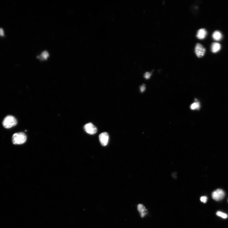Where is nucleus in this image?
<instances>
[{
	"label": "nucleus",
	"instance_id": "7",
	"mask_svg": "<svg viewBox=\"0 0 228 228\" xmlns=\"http://www.w3.org/2000/svg\"><path fill=\"white\" fill-rule=\"evenodd\" d=\"M137 209L142 218L145 217L147 214V210L143 205L141 204H138Z\"/></svg>",
	"mask_w": 228,
	"mask_h": 228
},
{
	"label": "nucleus",
	"instance_id": "13",
	"mask_svg": "<svg viewBox=\"0 0 228 228\" xmlns=\"http://www.w3.org/2000/svg\"><path fill=\"white\" fill-rule=\"evenodd\" d=\"M208 198L206 196H203L200 198L201 201L204 203H206L207 201Z\"/></svg>",
	"mask_w": 228,
	"mask_h": 228
},
{
	"label": "nucleus",
	"instance_id": "16",
	"mask_svg": "<svg viewBox=\"0 0 228 228\" xmlns=\"http://www.w3.org/2000/svg\"><path fill=\"white\" fill-rule=\"evenodd\" d=\"M146 89L145 85L144 84L142 85V86L140 87V91L142 92H144L146 90Z\"/></svg>",
	"mask_w": 228,
	"mask_h": 228
},
{
	"label": "nucleus",
	"instance_id": "18",
	"mask_svg": "<svg viewBox=\"0 0 228 228\" xmlns=\"http://www.w3.org/2000/svg\"></svg>",
	"mask_w": 228,
	"mask_h": 228
},
{
	"label": "nucleus",
	"instance_id": "15",
	"mask_svg": "<svg viewBox=\"0 0 228 228\" xmlns=\"http://www.w3.org/2000/svg\"><path fill=\"white\" fill-rule=\"evenodd\" d=\"M42 56L43 57V58L44 59H46L47 58V57L48 56V54L47 53L45 52H44V53H43L42 54Z\"/></svg>",
	"mask_w": 228,
	"mask_h": 228
},
{
	"label": "nucleus",
	"instance_id": "4",
	"mask_svg": "<svg viewBox=\"0 0 228 228\" xmlns=\"http://www.w3.org/2000/svg\"><path fill=\"white\" fill-rule=\"evenodd\" d=\"M84 129L87 133L91 135L96 134L97 130L96 126L91 123L86 124L84 126Z\"/></svg>",
	"mask_w": 228,
	"mask_h": 228
},
{
	"label": "nucleus",
	"instance_id": "11",
	"mask_svg": "<svg viewBox=\"0 0 228 228\" xmlns=\"http://www.w3.org/2000/svg\"><path fill=\"white\" fill-rule=\"evenodd\" d=\"M200 104L198 102H195L190 106V109L192 110L198 109L200 108Z\"/></svg>",
	"mask_w": 228,
	"mask_h": 228
},
{
	"label": "nucleus",
	"instance_id": "9",
	"mask_svg": "<svg viewBox=\"0 0 228 228\" xmlns=\"http://www.w3.org/2000/svg\"><path fill=\"white\" fill-rule=\"evenodd\" d=\"M221 48V45L217 42H213L211 47V50L213 53H216L219 52Z\"/></svg>",
	"mask_w": 228,
	"mask_h": 228
},
{
	"label": "nucleus",
	"instance_id": "3",
	"mask_svg": "<svg viewBox=\"0 0 228 228\" xmlns=\"http://www.w3.org/2000/svg\"><path fill=\"white\" fill-rule=\"evenodd\" d=\"M225 196V192L223 190L218 189L214 191L212 193V197L214 200L219 201L222 200Z\"/></svg>",
	"mask_w": 228,
	"mask_h": 228
},
{
	"label": "nucleus",
	"instance_id": "8",
	"mask_svg": "<svg viewBox=\"0 0 228 228\" xmlns=\"http://www.w3.org/2000/svg\"><path fill=\"white\" fill-rule=\"evenodd\" d=\"M207 32L204 29H201L199 30L197 32V37L199 39H204L206 36Z\"/></svg>",
	"mask_w": 228,
	"mask_h": 228
},
{
	"label": "nucleus",
	"instance_id": "12",
	"mask_svg": "<svg viewBox=\"0 0 228 228\" xmlns=\"http://www.w3.org/2000/svg\"><path fill=\"white\" fill-rule=\"evenodd\" d=\"M216 214L217 216L223 219H226L228 217V216L226 214L221 211H218Z\"/></svg>",
	"mask_w": 228,
	"mask_h": 228
},
{
	"label": "nucleus",
	"instance_id": "2",
	"mask_svg": "<svg viewBox=\"0 0 228 228\" xmlns=\"http://www.w3.org/2000/svg\"><path fill=\"white\" fill-rule=\"evenodd\" d=\"M2 124L5 128L9 129L15 126L17 124V121L14 116H8L4 118Z\"/></svg>",
	"mask_w": 228,
	"mask_h": 228
},
{
	"label": "nucleus",
	"instance_id": "17",
	"mask_svg": "<svg viewBox=\"0 0 228 228\" xmlns=\"http://www.w3.org/2000/svg\"><path fill=\"white\" fill-rule=\"evenodd\" d=\"M0 35L3 36L4 35V32L3 29L0 28Z\"/></svg>",
	"mask_w": 228,
	"mask_h": 228
},
{
	"label": "nucleus",
	"instance_id": "14",
	"mask_svg": "<svg viewBox=\"0 0 228 228\" xmlns=\"http://www.w3.org/2000/svg\"><path fill=\"white\" fill-rule=\"evenodd\" d=\"M151 76V74L149 72L146 73L144 75V77L146 79H148L150 78Z\"/></svg>",
	"mask_w": 228,
	"mask_h": 228
},
{
	"label": "nucleus",
	"instance_id": "10",
	"mask_svg": "<svg viewBox=\"0 0 228 228\" xmlns=\"http://www.w3.org/2000/svg\"><path fill=\"white\" fill-rule=\"evenodd\" d=\"M213 37L214 39L216 41H220L222 38V35L220 32L216 31L213 34Z\"/></svg>",
	"mask_w": 228,
	"mask_h": 228
},
{
	"label": "nucleus",
	"instance_id": "5",
	"mask_svg": "<svg viewBox=\"0 0 228 228\" xmlns=\"http://www.w3.org/2000/svg\"><path fill=\"white\" fill-rule=\"evenodd\" d=\"M195 51L196 55L199 58L203 56L206 52L205 48L202 45L199 43L196 45Z\"/></svg>",
	"mask_w": 228,
	"mask_h": 228
},
{
	"label": "nucleus",
	"instance_id": "1",
	"mask_svg": "<svg viewBox=\"0 0 228 228\" xmlns=\"http://www.w3.org/2000/svg\"><path fill=\"white\" fill-rule=\"evenodd\" d=\"M27 137L23 132H19L14 134L12 137L13 143L15 145H21L25 142Z\"/></svg>",
	"mask_w": 228,
	"mask_h": 228
},
{
	"label": "nucleus",
	"instance_id": "6",
	"mask_svg": "<svg viewBox=\"0 0 228 228\" xmlns=\"http://www.w3.org/2000/svg\"><path fill=\"white\" fill-rule=\"evenodd\" d=\"M109 135L106 132H103L99 135V138L102 145L106 146L107 145L109 140Z\"/></svg>",
	"mask_w": 228,
	"mask_h": 228
}]
</instances>
